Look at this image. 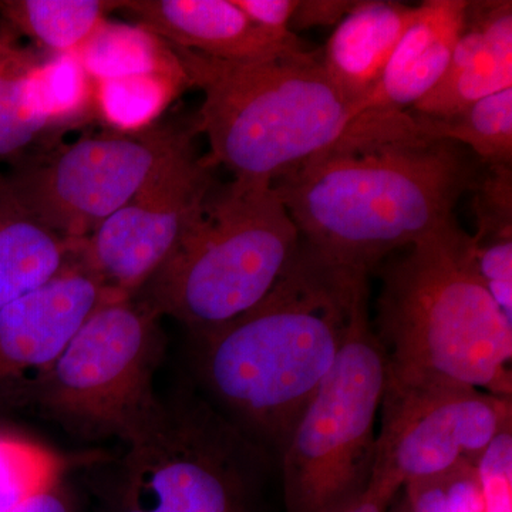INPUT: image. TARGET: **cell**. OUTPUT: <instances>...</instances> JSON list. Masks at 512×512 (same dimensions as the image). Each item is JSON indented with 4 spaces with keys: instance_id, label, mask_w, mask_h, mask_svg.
Listing matches in <instances>:
<instances>
[{
    "instance_id": "obj_1",
    "label": "cell",
    "mask_w": 512,
    "mask_h": 512,
    "mask_svg": "<svg viewBox=\"0 0 512 512\" xmlns=\"http://www.w3.org/2000/svg\"><path fill=\"white\" fill-rule=\"evenodd\" d=\"M480 165L460 144L417 136L409 111H367L335 146L272 187L306 247L370 274L453 218Z\"/></svg>"
},
{
    "instance_id": "obj_2",
    "label": "cell",
    "mask_w": 512,
    "mask_h": 512,
    "mask_svg": "<svg viewBox=\"0 0 512 512\" xmlns=\"http://www.w3.org/2000/svg\"><path fill=\"white\" fill-rule=\"evenodd\" d=\"M369 274L301 244L268 295L221 328L195 336V365L225 416L265 451L281 454L329 375L352 328Z\"/></svg>"
},
{
    "instance_id": "obj_3",
    "label": "cell",
    "mask_w": 512,
    "mask_h": 512,
    "mask_svg": "<svg viewBox=\"0 0 512 512\" xmlns=\"http://www.w3.org/2000/svg\"><path fill=\"white\" fill-rule=\"evenodd\" d=\"M375 332L393 379L511 397L512 320L478 274L473 235L454 217L384 268Z\"/></svg>"
},
{
    "instance_id": "obj_4",
    "label": "cell",
    "mask_w": 512,
    "mask_h": 512,
    "mask_svg": "<svg viewBox=\"0 0 512 512\" xmlns=\"http://www.w3.org/2000/svg\"><path fill=\"white\" fill-rule=\"evenodd\" d=\"M170 45V43H168ZM191 87L208 158L238 180L274 184L335 146L359 119L323 70L319 50L266 63H235L173 46Z\"/></svg>"
},
{
    "instance_id": "obj_5",
    "label": "cell",
    "mask_w": 512,
    "mask_h": 512,
    "mask_svg": "<svg viewBox=\"0 0 512 512\" xmlns=\"http://www.w3.org/2000/svg\"><path fill=\"white\" fill-rule=\"evenodd\" d=\"M302 239L271 183L214 184L168 261L136 298L192 338L244 315L291 268Z\"/></svg>"
},
{
    "instance_id": "obj_6",
    "label": "cell",
    "mask_w": 512,
    "mask_h": 512,
    "mask_svg": "<svg viewBox=\"0 0 512 512\" xmlns=\"http://www.w3.org/2000/svg\"><path fill=\"white\" fill-rule=\"evenodd\" d=\"M100 512H249L266 451L217 407L190 392L161 400L124 443Z\"/></svg>"
},
{
    "instance_id": "obj_7",
    "label": "cell",
    "mask_w": 512,
    "mask_h": 512,
    "mask_svg": "<svg viewBox=\"0 0 512 512\" xmlns=\"http://www.w3.org/2000/svg\"><path fill=\"white\" fill-rule=\"evenodd\" d=\"M164 352L153 309L136 296H106L53 365L15 393L74 436L124 444L160 410L154 377Z\"/></svg>"
},
{
    "instance_id": "obj_8",
    "label": "cell",
    "mask_w": 512,
    "mask_h": 512,
    "mask_svg": "<svg viewBox=\"0 0 512 512\" xmlns=\"http://www.w3.org/2000/svg\"><path fill=\"white\" fill-rule=\"evenodd\" d=\"M384 386L386 356L370 322L366 293L335 365L279 454L286 511L342 512L366 490Z\"/></svg>"
},
{
    "instance_id": "obj_9",
    "label": "cell",
    "mask_w": 512,
    "mask_h": 512,
    "mask_svg": "<svg viewBox=\"0 0 512 512\" xmlns=\"http://www.w3.org/2000/svg\"><path fill=\"white\" fill-rule=\"evenodd\" d=\"M195 119L157 123L138 133H106L46 144L19 158L6 175L40 224L69 242L92 235L146 183L185 137Z\"/></svg>"
},
{
    "instance_id": "obj_10",
    "label": "cell",
    "mask_w": 512,
    "mask_h": 512,
    "mask_svg": "<svg viewBox=\"0 0 512 512\" xmlns=\"http://www.w3.org/2000/svg\"><path fill=\"white\" fill-rule=\"evenodd\" d=\"M194 131L158 164L140 190L96 231L73 244V259L116 298H134L168 261L217 183Z\"/></svg>"
},
{
    "instance_id": "obj_11",
    "label": "cell",
    "mask_w": 512,
    "mask_h": 512,
    "mask_svg": "<svg viewBox=\"0 0 512 512\" xmlns=\"http://www.w3.org/2000/svg\"><path fill=\"white\" fill-rule=\"evenodd\" d=\"M464 389L386 375L372 477L390 478L404 487L473 466L458 437L457 399Z\"/></svg>"
},
{
    "instance_id": "obj_12",
    "label": "cell",
    "mask_w": 512,
    "mask_h": 512,
    "mask_svg": "<svg viewBox=\"0 0 512 512\" xmlns=\"http://www.w3.org/2000/svg\"><path fill=\"white\" fill-rule=\"evenodd\" d=\"M103 286L74 261L35 291L0 309V393H15L46 372L106 298Z\"/></svg>"
},
{
    "instance_id": "obj_13",
    "label": "cell",
    "mask_w": 512,
    "mask_h": 512,
    "mask_svg": "<svg viewBox=\"0 0 512 512\" xmlns=\"http://www.w3.org/2000/svg\"><path fill=\"white\" fill-rule=\"evenodd\" d=\"M117 9L170 45L225 62L266 63L313 52L301 37L268 35L234 0H123Z\"/></svg>"
},
{
    "instance_id": "obj_14",
    "label": "cell",
    "mask_w": 512,
    "mask_h": 512,
    "mask_svg": "<svg viewBox=\"0 0 512 512\" xmlns=\"http://www.w3.org/2000/svg\"><path fill=\"white\" fill-rule=\"evenodd\" d=\"M507 89H512V3L468 2L446 74L409 111L447 117Z\"/></svg>"
},
{
    "instance_id": "obj_15",
    "label": "cell",
    "mask_w": 512,
    "mask_h": 512,
    "mask_svg": "<svg viewBox=\"0 0 512 512\" xmlns=\"http://www.w3.org/2000/svg\"><path fill=\"white\" fill-rule=\"evenodd\" d=\"M467 5L466 0H427L416 6L379 83L360 104L359 116L413 109L440 83L463 30Z\"/></svg>"
},
{
    "instance_id": "obj_16",
    "label": "cell",
    "mask_w": 512,
    "mask_h": 512,
    "mask_svg": "<svg viewBox=\"0 0 512 512\" xmlns=\"http://www.w3.org/2000/svg\"><path fill=\"white\" fill-rule=\"evenodd\" d=\"M416 6L392 0L357 2L320 52L323 70L346 99L359 106L379 83Z\"/></svg>"
},
{
    "instance_id": "obj_17",
    "label": "cell",
    "mask_w": 512,
    "mask_h": 512,
    "mask_svg": "<svg viewBox=\"0 0 512 512\" xmlns=\"http://www.w3.org/2000/svg\"><path fill=\"white\" fill-rule=\"evenodd\" d=\"M72 256L73 242L40 224L0 174V309L55 278Z\"/></svg>"
},
{
    "instance_id": "obj_18",
    "label": "cell",
    "mask_w": 512,
    "mask_h": 512,
    "mask_svg": "<svg viewBox=\"0 0 512 512\" xmlns=\"http://www.w3.org/2000/svg\"><path fill=\"white\" fill-rule=\"evenodd\" d=\"M40 62L10 39L0 53V161L15 163L55 133L37 83Z\"/></svg>"
},
{
    "instance_id": "obj_19",
    "label": "cell",
    "mask_w": 512,
    "mask_h": 512,
    "mask_svg": "<svg viewBox=\"0 0 512 512\" xmlns=\"http://www.w3.org/2000/svg\"><path fill=\"white\" fill-rule=\"evenodd\" d=\"M76 55L93 80L146 74L187 76L173 47L138 23L107 19Z\"/></svg>"
},
{
    "instance_id": "obj_20",
    "label": "cell",
    "mask_w": 512,
    "mask_h": 512,
    "mask_svg": "<svg viewBox=\"0 0 512 512\" xmlns=\"http://www.w3.org/2000/svg\"><path fill=\"white\" fill-rule=\"evenodd\" d=\"M117 8L109 0H0L6 22L50 55L76 53Z\"/></svg>"
},
{
    "instance_id": "obj_21",
    "label": "cell",
    "mask_w": 512,
    "mask_h": 512,
    "mask_svg": "<svg viewBox=\"0 0 512 512\" xmlns=\"http://www.w3.org/2000/svg\"><path fill=\"white\" fill-rule=\"evenodd\" d=\"M409 113L417 136L460 144L487 167L512 165V89L478 100L447 117Z\"/></svg>"
},
{
    "instance_id": "obj_22",
    "label": "cell",
    "mask_w": 512,
    "mask_h": 512,
    "mask_svg": "<svg viewBox=\"0 0 512 512\" xmlns=\"http://www.w3.org/2000/svg\"><path fill=\"white\" fill-rule=\"evenodd\" d=\"M188 87L187 76L161 74L94 80V113L111 131L138 133L156 126Z\"/></svg>"
},
{
    "instance_id": "obj_23",
    "label": "cell",
    "mask_w": 512,
    "mask_h": 512,
    "mask_svg": "<svg viewBox=\"0 0 512 512\" xmlns=\"http://www.w3.org/2000/svg\"><path fill=\"white\" fill-rule=\"evenodd\" d=\"M62 457L36 441L0 433V512L60 484Z\"/></svg>"
},
{
    "instance_id": "obj_24",
    "label": "cell",
    "mask_w": 512,
    "mask_h": 512,
    "mask_svg": "<svg viewBox=\"0 0 512 512\" xmlns=\"http://www.w3.org/2000/svg\"><path fill=\"white\" fill-rule=\"evenodd\" d=\"M37 83L55 133L96 119L94 80L76 53L42 59L37 67Z\"/></svg>"
},
{
    "instance_id": "obj_25",
    "label": "cell",
    "mask_w": 512,
    "mask_h": 512,
    "mask_svg": "<svg viewBox=\"0 0 512 512\" xmlns=\"http://www.w3.org/2000/svg\"><path fill=\"white\" fill-rule=\"evenodd\" d=\"M473 191L474 241L512 239V165H483Z\"/></svg>"
},
{
    "instance_id": "obj_26",
    "label": "cell",
    "mask_w": 512,
    "mask_h": 512,
    "mask_svg": "<svg viewBox=\"0 0 512 512\" xmlns=\"http://www.w3.org/2000/svg\"><path fill=\"white\" fill-rule=\"evenodd\" d=\"M476 468L485 512H512L511 427L495 437Z\"/></svg>"
},
{
    "instance_id": "obj_27",
    "label": "cell",
    "mask_w": 512,
    "mask_h": 512,
    "mask_svg": "<svg viewBox=\"0 0 512 512\" xmlns=\"http://www.w3.org/2000/svg\"><path fill=\"white\" fill-rule=\"evenodd\" d=\"M474 261L491 298L512 320V239L474 241Z\"/></svg>"
},
{
    "instance_id": "obj_28",
    "label": "cell",
    "mask_w": 512,
    "mask_h": 512,
    "mask_svg": "<svg viewBox=\"0 0 512 512\" xmlns=\"http://www.w3.org/2000/svg\"><path fill=\"white\" fill-rule=\"evenodd\" d=\"M235 6L254 25L279 40H293L291 20L298 0H234Z\"/></svg>"
},
{
    "instance_id": "obj_29",
    "label": "cell",
    "mask_w": 512,
    "mask_h": 512,
    "mask_svg": "<svg viewBox=\"0 0 512 512\" xmlns=\"http://www.w3.org/2000/svg\"><path fill=\"white\" fill-rule=\"evenodd\" d=\"M357 2L350 0H298L291 20V30L339 25Z\"/></svg>"
},
{
    "instance_id": "obj_30",
    "label": "cell",
    "mask_w": 512,
    "mask_h": 512,
    "mask_svg": "<svg viewBox=\"0 0 512 512\" xmlns=\"http://www.w3.org/2000/svg\"><path fill=\"white\" fill-rule=\"evenodd\" d=\"M448 512H485L476 466H466L446 480Z\"/></svg>"
},
{
    "instance_id": "obj_31",
    "label": "cell",
    "mask_w": 512,
    "mask_h": 512,
    "mask_svg": "<svg viewBox=\"0 0 512 512\" xmlns=\"http://www.w3.org/2000/svg\"><path fill=\"white\" fill-rule=\"evenodd\" d=\"M403 485L390 478L372 477L365 491L342 512H387Z\"/></svg>"
},
{
    "instance_id": "obj_32",
    "label": "cell",
    "mask_w": 512,
    "mask_h": 512,
    "mask_svg": "<svg viewBox=\"0 0 512 512\" xmlns=\"http://www.w3.org/2000/svg\"><path fill=\"white\" fill-rule=\"evenodd\" d=\"M446 480L434 478V480L416 481L404 485L406 488L407 503L412 512H448Z\"/></svg>"
},
{
    "instance_id": "obj_33",
    "label": "cell",
    "mask_w": 512,
    "mask_h": 512,
    "mask_svg": "<svg viewBox=\"0 0 512 512\" xmlns=\"http://www.w3.org/2000/svg\"><path fill=\"white\" fill-rule=\"evenodd\" d=\"M8 512H73L69 498L60 490V484L45 493L33 495L25 503Z\"/></svg>"
},
{
    "instance_id": "obj_34",
    "label": "cell",
    "mask_w": 512,
    "mask_h": 512,
    "mask_svg": "<svg viewBox=\"0 0 512 512\" xmlns=\"http://www.w3.org/2000/svg\"><path fill=\"white\" fill-rule=\"evenodd\" d=\"M387 512H412L410 511L409 503H407L406 495H403L396 504H392V507L389 508Z\"/></svg>"
},
{
    "instance_id": "obj_35",
    "label": "cell",
    "mask_w": 512,
    "mask_h": 512,
    "mask_svg": "<svg viewBox=\"0 0 512 512\" xmlns=\"http://www.w3.org/2000/svg\"><path fill=\"white\" fill-rule=\"evenodd\" d=\"M9 37H6L3 35V33H0V53L3 52V49H5L6 43H8Z\"/></svg>"
}]
</instances>
